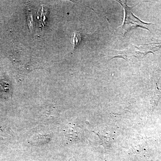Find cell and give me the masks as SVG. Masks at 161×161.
Here are the masks:
<instances>
[{"label":"cell","mask_w":161,"mask_h":161,"mask_svg":"<svg viewBox=\"0 0 161 161\" xmlns=\"http://www.w3.org/2000/svg\"><path fill=\"white\" fill-rule=\"evenodd\" d=\"M117 2L120 3L122 6L125 13L123 24L118 28L122 31L124 36L132 30L138 27L149 31V29L145 25L152 24L144 23L135 16L132 12V9L134 7H129L125 3H123L121 1H119Z\"/></svg>","instance_id":"1"},{"label":"cell","mask_w":161,"mask_h":161,"mask_svg":"<svg viewBox=\"0 0 161 161\" xmlns=\"http://www.w3.org/2000/svg\"><path fill=\"white\" fill-rule=\"evenodd\" d=\"M161 47V43H154L141 44L138 46L133 45L130 48L136 57L140 58L144 57L150 53L154 54L153 52L158 50Z\"/></svg>","instance_id":"2"},{"label":"cell","mask_w":161,"mask_h":161,"mask_svg":"<svg viewBox=\"0 0 161 161\" xmlns=\"http://www.w3.org/2000/svg\"><path fill=\"white\" fill-rule=\"evenodd\" d=\"M81 40V37L80 34L78 32L76 31L74 33V36L73 37V43L74 45V49H75Z\"/></svg>","instance_id":"3"}]
</instances>
